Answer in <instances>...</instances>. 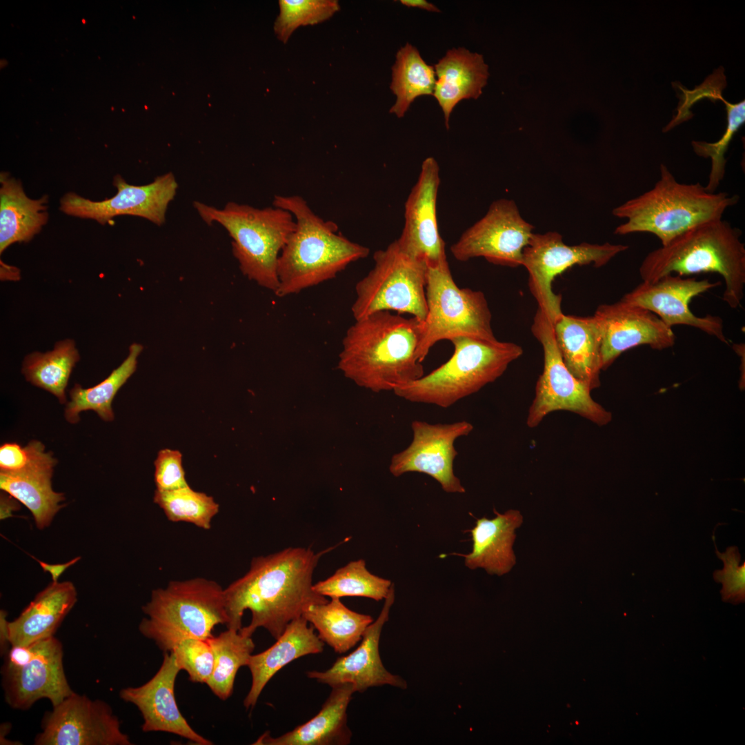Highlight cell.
Segmentation results:
<instances>
[{
	"instance_id": "6da1fadb",
	"label": "cell",
	"mask_w": 745,
	"mask_h": 745,
	"mask_svg": "<svg viewBox=\"0 0 745 745\" xmlns=\"http://www.w3.org/2000/svg\"><path fill=\"white\" fill-rule=\"evenodd\" d=\"M321 555L289 547L252 558L248 571L224 588L226 628L249 637L264 628L277 639L309 606L327 602L312 589Z\"/></svg>"
},
{
	"instance_id": "7a4b0ae2",
	"label": "cell",
	"mask_w": 745,
	"mask_h": 745,
	"mask_svg": "<svg viewBox=\"0 0 745 745\" xmlns=\"http://www.w3.org/2000/svg\"><path fill=\"white\" fill-rule=\"evenodd\" d=\"M424 321L390 311L355 320L342 339L338 368L357 386L374 393L396 387L424 375L417 358Z\"/></svg>"
},
{
	"instance_id": "3957f363",
	"label": "cell",
	"mask_w": 745,
	"mask_h": 745,
	"mask_svg": "<svg viewBox=\"0 0 745 745\" xmlns=\"http://www.w3.org/2000/svg\"><path fill=\"white\" fill-rule=\"evenodd\" d=\"M272 204L290 212L296 223L279 257L277 297L297 294L332 279L368 255V247L339 233L336 223L318 216L302 197L275 195Z\"/></svg>"
},
{
	"instance_id": "277c9868",
	"label": "cell",
	"mask_w": 745,
	"mask_h": 745,
	"mask_svg": "<svg viewBox=\"0 0 745 745\" xmlns=\"http://www.w3.org/2000/svg\"><path fill=\"white\" fill-rule=\"evenodd\" d=\"M742 231L722 219L695 226L655 249L639 269L643 281H655L676 273L687 276L716 272L725 282L722 299L737 308L744 298L745 246Z\"/></svg>"
},
{
	"instance_id": "5b68a950",
	"label": "cell",
	"mask_w": 745,
	"mask_h": 745,
	"mask_svg": "<svg viewBox=\"0 0 745 745\" xmlns=\"http://www.w3.org/2000/svg\"><path fill=\"white\" fill-rule=\"evenodd\" d=\"M739 199L726 192H708L699 182L680 183L662 163L659 178L651 189L613 209L614 216L626 219L615 234L650 233L665 246L695 226L722 219Z\"/></svg>"
},
{
	"instance_id": "8992f818",
	"label": "cell",
	"mask_w": 745,
	"mask_h": 745,
	"mask_svg": "<svg viewBox=\"0 0 745 745\" xmlns=\"http://www.w3.org/2000/svg\"><path fill=\"white\" fill-rule=\"evenodd\" d=\"M450 341L454 352L446 362L393 393L410 402L446 408L495 381L523 354L522 347L513 342L464 336Z\"/></svg>"
},
{
	"instance_id": "52a82bcc",
	"label": "cell",
	"mask_w": 745,
	"mask_h": 745,
	"mask_svg": "<svg viewBox=\"0 0 745 745\" xmlns=\"http://www.w3.org/2000/svg\"><path fill=\"white\" fill-rule=\"evenodd\" d=\"M147 616L139 630L164 653L188 638L208 639L218 624H226L224 588L203 577L172 580L155 589L142 607Z\"/></svg>"
},
{
	"instance_id": "ba28073f",
	"label": "cell",
	"mask_w": 745,
	"mask_h": 745,
	"mask_svg": "<svg viewBox=\"0 0 745 745\" xmlns=\"http://www.w3.org/2000/svg\"><path fill=\"white\" fill-rule=\"evenodd\" d=\"M194 207L207 223H218L227 230L242 273L275 292L279 257L296 226L293 215L274 206L257 208L235 202L218 209L195 201Z\"/></svg>"
},
{
	"instance_id": "9c48e42d",
	"label": "cell",
	"mask_w": 745,
	"mask_h": 745,
	"mask_svg": "<svg viewBox=\"0 0 745 745\" xmlns=\"http://www.w3.org/2000/svg\"><path fill=\"white\" fill-rule=\"evenodd\" d=\"M426 297L428 312L417 351L420 363L441 340L450 341L462 336L497 340L484 294L459 288L453 278L447 260L437 266H428Z\"/></svg>"
},
{
	"instance_id": "30bf717a",
	"label": "cell",
	"mask_w": 745,
	"mask_h": 745,
	"mask_svg": "<svg viewBox=\"0 0 745 745\" xmlns=\"http://www.w3.org/2000/svg\"><path fill=\"white\" fill-rule=\"evenodd\" d=\"M374 266L355 285V320L379 311L409 314L424 321L428 266L404 252L396 240L373 255Z\"/></svg>"
},
{
	"instance_id": "8fae6325",
	"label": "cell",
	"mask_w": 745,
	"mask_h": 745,
	"mask_svg": "<svg viewBox=\"0 0 745 745\" xmlns=\"http://www.w3.org/2000/svg\"><path fill=\"white\" fill-rule=\"evenodd\" d=\"M531 330L543 348L544 368L536 383L527 426L537 427L546 416L557 410L574 413L599 426L609 423L611 413L593 400L590 388L565 366L555 341L553 321L539 308Z\"/></svg>"
},
{
	"instance_id": "7c38bea8",
	"label": "cell",
	"mask_w": 745,
	"mask_h": 745,
	"mask_svg": "<svg viewBox=\"0 0 745 745\" xmlns=\"http://www.w3.org/2000/svg\"><path fill=\"white\" fill-rule=\"evenodd\" d=\"M1 667V683L7 704L25 711L39 699L52 706L70 695L64 670L61 642L54 636L28 646H11Z\"/></svg>"
},
{
	"instance_id": "4fadbf2b",
	"label": "cell",
	"mask_w": 745,
	"mask_h": 745,
	"mask_svg": "<svg viewBox=\"0 0 745 745\" xmlns=\"http://www.w3.org/2000/svg\"><path fill=\"white\" fill-rule=\"evenodd\" d=\"M628 248L626 245L608 242L603 244L583 242L568 246L564 243L562 236L557 232L533 233L523 250L522 266L528 272L529 288L537 301L538 308L553 324L563 314L562 297L552 290L555 278L575 265L603 266Z\"/></svg>"
},
{
	"instance_id": "5bb4252c",
	"label": "cell",
	"mask_w": 745,
	"mask_h": 745,
	"mask_svg": "<svg viewBox=\"0 0 745 745\" xmlns=\"http://www.w3.org/2000/svg\"><path fill=\"white\" fill-rule=\"evenodd\" d=\"M36 745H131L110 706L73 692L43 715Z\"/></svg>"
},
{
	"instance_id": "9a60e30c",
	"label": "cell",
	"mask_w": 745,
	"mask_h": 745,
	"mask_svg": "<svg viewBox=\"0 0 745 745\" xmlns=\"http://www.w3.org/2000/svg\"><path fill=\"white\" fill-rule=\"evenodd\" d=\"M533 228L521 216L514 201L501 199L493 202L486 214L464 231L450 250L460 261L481 257L496 265L517 267L522 266L523 250Z\"/></svg>"
},
{
	"instance_id": "2e32d148",
	"label": "cell",
	"mask_w": 745,
	"mask_h": 745,
	"mask_svg": "<svg viewBox=\"0 0 745 745\" xmlns=\"http://www.w3.org/2000/svg\"><path fill=\"white\" fill-rule=\"evenodd\" d=\"M411 429V443L392 456L390 473L395 477L410 472L424 473L435 479L445 492L464 493L466 489L454 473V460L458 455L455 442L468 436L473 430V424L464 420L450 424L413 420Z\"/></svg>"
},
{
	"instance_id": "e0dca14e",
	"label": "cell",
	"mask_w": 745,
	"mask_h": 745,
	"mask_svg": "<svg viewBox=\"0 0 745 745\" xmlns=\"http://www.w3.org/2000/svg\"><path fill=\"white\" fill-rule=\"evenodd\" d=\"M112 183L117 193L110 198L95 201L70 192L61 199L59 209L66 215L93 219L101 225L108 223L117 216L132 215L160 226L165 222L168 206L178 187L172 172L160 175L143 186L129 184L117 175Z\"/></svg>"
},
{
	"instance_id": "ac0fdd59",
	"label": "cell",
	"mask_w": 745,
	"mask_h": 745,
	"mask_svg": "<svg viewBox=\"0 0 745 745\" xmlns=\"http://www.w3.org/2000/svg\"><path fill=\"white\" fill-rule=\"evenodd\" d=\"M719 284L708 279L668 275L655 281H642L621 299L651 311L670 328L675 325L689 326L728 344L719 317L711 315L697 317L689 308L693 298Z\"/></svg>"
},
{
	"instance_id": "d6986e66",
	"label": "cell",
	"mask_w": 745,
	"mask_h": 745,
	"mask_svg": "<svg viewBox=\"0 0 745 745\" xmlns=\"http://www.w3.org/2000/svg\"><path fill=\"white\" fill-rule=\"evenodd\" d=\"M439 184V165L433 157H428L406 201L404 226L396 240L404 252L427 266H437L447 260L437 217Z\"/></svg>"
},
{
	"instance_id": "ffe728a7",
	"label": "cell",
	"mask_w": 745,
	"mask_h": 745,
	"mask_svg": "<svg viewBox=\"0 0 745 745\" xmlns=\"http://www.w3.org/2000/svg\"><path fill=\"white\" fill-rule=\"evenodd\" d=\"M601 332V368L606 370L624 351L640 346L662 350L672 347L675 335L651 311L623 300L602 304L595 314Z\"/></svg>"
},
{
	"instance_id": "44dd1931",
	"label": "cell",
	"mask_w": 745,
	"mask_h": 745,
	"mask_svg": "<svg viewBox=\"0 0 745 745\" xmlns=\"http://www.w3.org/2000/svg\"><path fill=\"white\" fill-rule=\"evenodd\" d=\"M179 671L174 654L166 652L160 668L150 680L139 686L122 688L119 697L140 711L143 732L170 733L195 744L211 745V741L190 726L178 708L175 685Z\"/></svg>"
},
{
	"instance_id": "7402d4cb",
	"label": "cell",
	"mask_w": 745,
	"mask_h": 745,
	"mask_svg": "<svg viewBox=\"0 0 745 745\" xmlns=\"http://www.w3.org/2000/svg\"><path fill=\"white\" fill-rule=\"evenodd\" d=\"M395 600L393 584L385 598L384 606L375 621L365 630L359 646L348 655L337 659L332 666L324 671H307L308 678L328 684L330 687L350 683L356 692L363 693L368 688L390 685L406 688L407 684L401 677L390 673L384 666L379 651L381 630L388 620L389 612Z\"/></svg>"
},
{
	"instance_id": "603a6c76",
	"label": "cell",
	"mask_w": 745,
	"mask_h": 745,
	"mask_svg": "<svg viewBox=\"0 0 745 745\" xmlns=\"http://www.w3.org/2000/svg\"><path fill=\"white\" fill-rule=\"evenodd\" d=\"M332 688L319 712L304 724L282 735L273 737L265 732L254 745H347L352 732L347 724V708L356 692L350 683Z\"/></svg>"
},
{
	"instance_id": "cb8c5ba5",
	"label": "cell",
	"mask_w": 745,
	"mask_h": 745,
	"mask_svg": "<svg viewBox=\"0 0 745 745\" xmlns=\"http://www.w3.org/2000/svg\"><path fill=\"white\" fill-rule=\"evenodd\" d=\"M308 623L302 616L291 621L272 646L250 656L247 666L252 683L244 701L246 709L256 705L266 685L284 666L301 657L323 652L324 643Z\"/></svg>"
},
{
	"instance_id": "d4e9b609",
	"label": "cell",
	"mask_w": 745,
	"mask_h": 745,
	"mask_svg": "<svg viewBox=\"0 0 745 745\" xmlns=\"http://www.w3.org/2000/svg\"><path fill=\"white\" fill-rule=\"evenodd\" d=\"M493 519L482 517L476 521L470 530L473 540L472 551L459 555L464 557V564L471 570L484 568L489 575L498 576L508 573L516 564L513 549L515 530L523 523L520 511L515 509L499 513L494 510Z\"/></svg>"
},
{
	"instance_id": "484cf974",
	"label": "cell",
	"mask_w": 745,
	"mask_h": 745,
	"mask_svg": "<svg viewBox=\"0 0 745 745\" xmlns=\"http://www.w3.org/2000/svg\"><path fill=\"white\" fill-rule=\"evenodd\" d=\"M553 326L558 349L568 370L591 390L599 387L601 332L595 316L563 313Z\"/></svg>"
},
{
	"instance_id": "4316f807",
	"label": "cell",
	"mask_w": 745,
	"mask_h": 745,
	"mask_svg": "<svg viewBox=\"0 0 745 745\" xmlns=\"http://www.w3.org/2000/svg\"><path fill=\"white\" fill-rule=\"evenodd\" d=\"M77 595L72 582H52L8 622L10 646H28L53 637L75 604Z\"/></svg>"
},
{
	"instance_id": "83f0119b",
	"label": "cell",
	"mask_w": 745,
	"mask_h": 745,
	"mask_svg": "<svg viewBox=\"0 0 745 745\" xmlns=\"http://www.w3.org/2000/svg\"><path fill=\"white\" fill-rule=\"evenodd\" d=\"M433 96L444 112L446 128L455 106L462 99H477L488 77L482 55L464 48L449 50L435 65Z\"/></svg>"
},
{
	"instance_id": "f1b7e54d",
	"label": "cell",
	"mask_w": 745,
	"mask_h": 745,
	"mask_svg": "<svg viewBox=\"0 0 745 745\" xmlns=\"http://www.w3.org/2000/svg\"><path fill=\"white\" fill-rule=\"evenodd\" d=\"M0 253L17 242H28L48 220V197L29 198L21 182L6 172L0 175Z\"/></svg>"
},
{
	"instance_id": "f546056e",
	"label": "cell",
	"mask_w": 745,
	"mask_h": 745,
	"mask_svg": "<svg viewBox=\"0 0 745 745\" xmlns=\"http://www.w3.org/2000/svg\"><path fill=\"white\" fill-rule=\"evenodd\" d=\"M302 617L317 630L319 638L339 654L345 653L360 642L373 622L370 615L347 608L340 598L312 604Z\"/></svg>"
},
{
	"instance_id": "4dcf8cb0",
	"label": "cell",
	"mask_w": 745,
	"mask_h": 745,
	"mask_svg": "<svg viewBox=\"0 0 745 745\" xmlns=\"http://www.w3.org/2000/svg\"><path fill=\"white\" fill-rule=\"evenodd\" d=\"M53 469L27 470L19 473L0 472V488L23 504L31 512L39 529L48 527L64 506V494L52 487Z\"/></svg>"
},
{
	"instance_id": "1f68e13d",
	"label": "cell",
	"mask_w": 745,
	"mask_h": 745,
	"mask_svg": "<svg viewBox=\"0 0 745 745\" xmlns=\"http://www.w3.org/2000/svg\"><path fill=\"white\" fill-rule=\"evenodd\" d=\"M143 350L142 345L134 343L129 347V353L121 364L110 375L96 386L83 388L75 384L70 391V401L67 404L64 416L66 419L76 424L82 411L93 410L106 421L114 419L112 408V400L127 380L135 372L137 358Z\"/></svg>"
},
{
	"instance_id": "d6a6232c",
	"label": "cell",
	"mask_w": 745,
	"mask_h": 745,
	"mask_svg": "<svg viewBox=\"0 0 745 745\" xmlns=\"http://www.w3.org/2000/svg\"><path fill=\"white\" fill-rule=\"evenodd\" d=\"M435 74L434 68L425 62L415 47L407 43L401 48L392 68L390 89L397 99L390 112L401 118L417 97L433 95Z\"/></svg>"
},
{
	"instance_id": "836d02e7",
	"label": "cell",
	"mask_w": 745,
	"mask_h": 745,
	"mask_svg": "<svg viewBox=\"0 0 745 745\" xmlns=\"http://www.w3.org/2000/svg\"><path fill=\"white\" fill-rule=\"evenodd\" d=\"M79 355L74 341L57 342L52 351L35 352L24 359L22 372L32 385L54 395L61 404L66 403V388Z\"/></svg>"
},
{
	"instance_id": "e575fe53",
	"label": "cell",
	"mask_w": 745,
	"mask_h": 745,
	"mask_svg": "<svg viewBox=\"0 0 745 745\" xmlns=\"http://www.w3.org/2000/svg\"><path fill=\"white\" fill-rule=\"evenodd\" d=\"M208 641L214 655V668L206 684L217 697L226 700L232 693L239 669L248 666L255 643L252 637L228 628Z\"/></svg>"
},
{
	"instance_id": "d590c367",
	"label": "cell",
	"mask_w": 745,
	"mask_h": 745,
	"mask_svg": "<svg viewBox=\"0 0 745 745\" xmlns=\"http://www.w3.org/2000/svg\"><path fill=\"white\" fill-rule=\"evenodd\" d=\"M393 585L390 580L372 574L365 560L351 561L328 578L313 584L318 594L330 598L364 597L376 601L385 599Z\"/></svg>"
},
{
	"instance_id": "8d00e7d4",
	"label": "cell",
	"mask_w": 745,
	"mask_h": 745,
	"mask_svg": "<svg viewBox=\"0 0 745 745\" xmlns=\"http://www.w3.org/2000/svg\"><path fill=\"white\" fill-rule=\"evenodd\" d=\"M153 501L169 521L192 524L204 530L211 528V522L219 511V505L212 496L190 486L172 490H156Z\"/></svg>"
},
{
	"instance_id": "74e56055",
	"label": "cell",
	"mask_w": 745,
	"mask_h": 745,
	"mask_svg": "<svg viewBox=\"0 0 745 745\" xmlns=\"http://www.w3.org/2000/svg\"><path fill=\"white\" fill-rule=\"evenodd\" d=\"M279 5L275 32L284 43L298 28L325 21L340 9L336 0H281Z\"/></svg>"
},
{
	"instance_id": "f35d334b",
	"label": "cell",
	"mask_w": 745,
	"mask_h": 745,
	"mask_svg": "<svg viewBox=\"0 0 745 745\" xmlns=\"http://www.w3.org/2000/svg\"><path fill=\"white\" fill-rule=\"evenodd\" d=\"M722 101L726 106L728 124L720 139L714 143L692 141L693 150L698 156L711 159V170L707 183L704 186L710 192H715L724 178L726 165L725 154L734 135L745 121L744 101L736 104H731L724 99Z\"/></svg>"
},
{
	"instance_id": "ab89813d",
	"label": "cell",
	"mask_w": 745,
	"mask_h": 745,
	"mask_svg": "<svg viewBox=\"0 0 745 745\" xmlns=\"http://www.w3.org/2000/svg\"><path fill=\"white\" fill-rule=\"evenodd\" d=\"M180 670L187 672L189 680L206 684L214 668V655L208 639L188 638L170 651Z\"/></svg>"
},
{
	"instance_id": "60d3db41",
	"label": "cell",
	"mask_w": 745,
	"mask_h": 745,
	"mask_svg": "<svg viewBox=\"0 0 745 745\" xmlns=\"http://www.w3.org/2000/svg\"><path fill=\"white\" fill-rule=\"evenodd\" d=\"M717 557L724 562V568L714 571L715 582L722 583L720 590L723 601L739 604L745 599V562L739 565L741 555L737 546L728 547L724 553L718 551Z\"/></svg>"
},
{
	"instance_id": "b9f144b4",
	"label": "cell",
	"mask_w": 745,
	"mask_h": 745,
	"mask_svg": "<svg viewBox=\"0 0 745 745\" xmlns=\"http://www.w3.org/2000/svg\"><path fill=\"white\" fill-rule=\"evenodd\" d=\"M47 455L44 445L36 440L22 447L15 442L4 443L0 447V472L18 473L41 461Z\"/></svg>"
},
{
	"instance_id": "7bdbcfd3",
	"label": "cell",
	"mask_w": 745,
	"mask_h": 745,
	"mask_svg": "<svg viewBox=\"0 0 745 745\" xmlns=\"http://www.w3.org/2000/svg\"><path fill=\"white\" fill-rule=\"evenodd\" d=\"M155 464L156 490L165 491L189 486L182 466V454L177 450L161 449Z\"/></svg>"
},
{
	"instance_id": "ee69618b",
	"label": "cell",
	"mask_w": 745,
	"mask_h": 745,
	"mask_svg": "<svg viewBox=\"0 0 745 745\" xmlns=\"http://www.w3.org/2000/svg\"><path fill=\"white\" fill-rule=\"evenodd\" d=\"M34 559L39 562L40 566L42 568L44 572H48L50 574L52 582H58L59 578L60 577L61 574L68 568L77 563L81 559V557H77L75 558H73L72 559L66 563L54 564L46 563L34 557Z\"/></svg>"
},
{
	"instance_id": "f6af8a7d",
	"label": "cell",
	"mask_w": 745,
	"mask_h": 745,
	"mask_svg": "<svg viewBox=\"0 0 745 745\" xmlns=\"http://www.w3.org/2000/svg\"><path fill=\"white\" fill-rule=\"evenodd\" d=\"M7 613L5 610L0 611V650L1 654L4 655L10 647L9 642L8 622L6 619Z\"/></svg>"
},
{
	"instance_id": "bcb514c9",
	"label": "cell",
	"mask_w": 745,
	"mask_h": 745,
	"mask_svg": "<svg viewBox=\"0 0 745 745\" xmlns=\"http://www.w3.org/2000/svg\"><path fill=\"white\" fill-rule=\"evenodd\" d=\"M400 2L409 8H417L430 12H440L435 5L425 0H401Z\"/></svg>"
}]
</instances>
